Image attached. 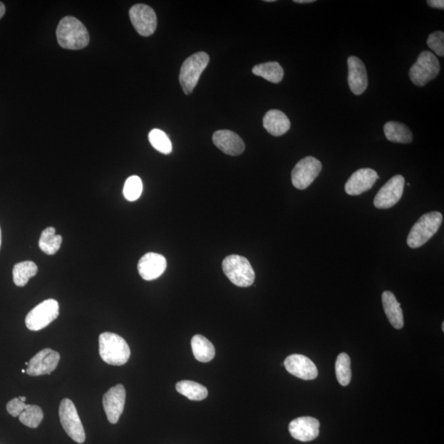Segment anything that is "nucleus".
<instances>
[{
    "instance_id": "obj_23",
    "label": "nucleus",
    "mask_w": 444,
    "mask_h": 444,
    "mask_svg": "<svg viewBox=\"0 0 444 444\" xmlns=\"http://www.w3.org/2000/svg\"><path fill=\"white\" fill-rule=\"evenodd\" d=\"M192 353L197 361L207 363L215 356L216 351L210 340L202 335H195L191 341Z\"/></svg>"
},
{
    "instance_id": "obj_15",
    "label": "nucleus",
    "mask_w": 444,
    "mask_h": 444,
    "mask_svg": "<svg viewBox=\"0 0 444 444\" xmlns=\"http://www.w3.org/2000/svg\"><path fill=\"white\" fill-rule=\"evenodd\" d=\"M286 371L303 381H313L318 377V368L307 356L294 354L288 356L284 362Z\"/></svg>"
},
{
    "instance_id": "obj_22",
    "label": "nucleus",
    "mask_w": 444,
    "mask_h": 444,
    "mask_svg": "<svg viewBox=\"0 0 444 444\" xmlns=\"http://www.w3.org/2000/svg\"><path fill=\"white\" fill-rule=\"evenodd\" d=\"M385 137L388 141L396 143H410L413 135L408 127L399 122L389 121L383 128Z\"/></svg>"
},
{
    "instance_id": "obj_11",
    "label": "nucleus",
    "mask_w": 444,
    "mask_h": 444,
    "mask_svg": "<svg viewBox=\"0 0 444 444\" xmlns=\"http://www.w3.org/2000/svg\"><path fill=\"white\" fill-rule=\"evenodd\" d=\"M130 18L133 28L139 35L152 36L158 26V18L155 11L148 5L138 4L130 10Z\"/></svg>"
},
{
    "instance_id": "obj_41",
    "label": "nucleus",
    "mask_w": 444,
    "mask_h": 444,
    "mask_svg": "<svg viewBox=\"0 0 444 444\" xmlns=\"http://www.w3.org/2000/svg\"><path fill=\"white\" fill-rule=\"evenodd\" d=\"M25 365H26V366H29V362H26V363H25Z\"/></svg>"
},
{
    "instance_id": "obj_31",
    "label": "nucleus",
    "mask_w": 444,
    "mask_h": 444,
    "mask_svg": "<svg viewBox=\"0 0 444 444\" xmlns=\"http://www.w3.org/2000/svg\"><path fill=\"white\" fill-rule=\"evenodd\" d=\"M143 189L142 180L137 175H133L126 180L123 192L128 201L133 202L140 197Z\"/></svg>"
},
{
    "instance_id": "obj_13",
    "label": "nucleus",
    "mask_w": 444,
    "mask_h": 444,
    "mask_svg": "<svg viewBox=\"0 0 444 444\" xmlns=\"http://www.w3.org/2000/svg\"><path fill=\"white\" fill-rule=\"evenodd\" d=\"M126 391L122 384L111 388L104 395L103 403L105 413L110 423L117 424L124 411Z\"/></svg>"
},
{
    "instance_id": "obj_42",
    "label": "nucleus",
    "mask_w": 444,
    "mask_h": 444,
    "mask_svg": "<svg viewBox=\"0 0 444 444\" xmlns=\"http://www.w3.org/2000/svg\"><path fill=\"white\" fill-rule=\"evenodd\" d=\"M21 373H26L25 370H21Z\"/></svg>"
},
{
    "instance_id": "obj_10",
    "label": "nucleus",
    "mask_w": 444,
    "mask_h": 444,
    "mask_svg": "<svg viewBox=\"0 0 444 444\" xmlns=\"http://www.w3.org/2000/svg\"><path fill=\"white\" fill-rule=\"evenodd\" d=\"M405 179L398 175L390 179L374 197L373 205L378 210H388L397 205L402 199L404 190Z\"/></svg>"
},
{
    "instance_id": "obj_17",
    "label": "nucleus",
    "mask_w": 444,
    "mask_h": 444,
    "mask_svg": "<svg viewBox=\"0 0 444 444\" xmlns=\"http://www.w3.org/2000/svg\"><path fill=\"white\" fill-rule=\"evenodd\" d=\"M167 266V259L163 255L148 253L139 260L138 270L143 279L153 281L164 274Z\"/></svg>"
},
{
    "instance_id": "obj_7",
    "label": "nucleus",
    "mask_w": 444,
    "mask_h": 444,
    "mask_svg": "<svg viewBox=\"0 0 444 444\" xmlns=\"http://www.w3.org/2000/svg\"><path fill=\"white\" fill-rule=\"evenodd\" d=\"M58 415L61 425L66 434L78 443H83L86 440L84 428L78 414L76 406L71 400L63 399Z\"/></svg>"
},
{
    "instance_id": "obj_24",
    "label": "nucleus",
    "mask_w": 444,
    "mask_h": 444,
    "mask_svg": "<svg viewBox=\"0 0 444 444\" xmlns=\"http://www.w3.org/2000/svg\"><path fill=\"white\" fill-rule=\"evenodd\" d=\"M252 72L256 76L264 78L272 83H281L284 77V71L277 62L258 64L253 68Z\"/></svg>"
},
{
    "instance_id": "obj_12",
    "label": "nucleus",
    "mask_w": 444,
    "mask_h": 444,
    "mask_svg": "<svg viewBox=\"0 0 444 444\" xmlns=\"http://www.w3.org/2000/svg\"><path fill=\"white\" fill-rule=\"evenodd\" d=\"M60 360L61 355L57 351L46 349L31 358L26 373L34 377L51 374L57 368Z\"/></svg>"
},
{
    "instance_id": "obj_34",
    "label": "nucleus",
    "mask_w": 444,
    "mask_h": 444,
    "mask_svg": "<svg viewBox=\"0 0 444 444\" xmlns=\"http://www.w3.org/2000/svg\"><path fill=\"white\" fill-rule=\"evenodd\" d=\"M428 5L432 8L435 9H444V1L443 0H429L427 1Z\"/></svg>"
},
{
    "instance_id": "obj_16",
    "label": "nucleus",
    "mask_w": 444,
    "mask_h": 444,
    "mask_svg": "<svg viewBox=\"0 0 444 444\" xmlns=\"http://www.w3.org/2000/svg\"><path fill=\"white\" fill-rule=\"evenodd\" d=\"M319 426V421L313 417H299L289 425V431L295 440L301 442H310L318 438Z\"/></svg>"
},
{
    "instance_id": "obj_39",
    "label": "nucleus",
    "mask_w": 444,
    "mask_h": 444,
    "mask_svg": "<svg viewBox=\"0 0 444 444\" xmlns=\"http://www.w3.org/2000/svg\"><path fill=\"white\" fill-rule=\"evenodd\" d=\"M265 2H269V3L275 2V0H266Z\"/></svg>"
},
{
    "instance_id": "obj_4",
    "label": "nucleus",
    "mask_w": 444,
    "mask_h": 444,
    "mask_svg": "<svg viewBox=\"0 0 444 444\" xmlns=\"http://www.w3.org/2000/svg\"><path fill=\"white\" fill-rule=\"evenodd\" d=\"M224 274L234 285L249 287L254 284L255 272L249 260L244 257L233 254L223 260Z\"/></svg>"
},
{
    "instance_id": "obj_32",
    "label": "nucleus",
    "mask_w": 444,
    "mask_h": 444,
    "mask_svg": "<svg viewBox=\"0 0 444 444\" xmlns=\"http://www.w3.org/2000/svg\"><path fill=\"white\" fill-rule=\"evenodd\" d=\"M427 45L438 56H444V33L438 31L433 32L427 40Z\"/></svg>"
},
{
    "instance_id": "obj_27",
    "label": "nucleus",
    "mask_w": 444,
    "mask_h": 444,
    "mask_svg": "<svg viewBox=\"0 0 444 444\" xmlns=\"http://www.w3.org/2000/svg\"><path fill=\"white\" fill-rule=\"evenodd\" d=\"M176 390L191 401H202L208 395L207 389L205 386L190 381H182L176 383Z\"/></svg>"
},
{
    "instance_id": "obj_36",
    "label": "nucleus",
    "mask_w": 444,
    "mask_h": 444,
    "mask_svg": "<svg viewBox=\"0 0 444 444\" xmlns=\"http://www.w3.org/2000/svg\"><path fill=\"white\" fill-rule=\"evenodd\" d=\"M296 4H311L315 2L314 0H294Z\"/></svg>"
},
{
    "instance_id": "obj_5",
    "label": "nucleus",
    "mask_w": 444,
    "mask_h": 444,
    "mask_svg": "<svg viewBox=\"0 0 444 444\" xmlns=\"http://www.w3.org/2000/svg\"><path fill=\"white\" fill-rule=\"evenodd\" d=\"M210 61V58L207 53L199 52L190 56L182 64L180 83L185 94L190 95L192 93Z\"/></svg>"
},
{
    "instance_id": "obj_8",
    "label": "nucleus",
    "mask_w": 444,
    "mask_h": 444,
    "mask_svg": "<svg viewBox=\"0 0 444 444\" xmlns=\"http://www.w3.org/2000/svg\"><path fill=\"white\" fill-rule=\"evenodd\" d=\"M60 314V306L56 299H49L31 310L25 319L26 328L40 331L50 325Z\"/></svg>"
},
{
    "instance_id": "obj_9",
    "label": "nucleus",
    "mask_w": 444,
    "mask_h": 444,
    "mask_svg": "<svg viewBox=\"0 0 444 444\" xmlns=\"http://www.w3.org/2000/svg\"><path fill=\"white\" fill-rule=\"evenodd\" d=\"M322 168V163L313 157H307L299 160L291 172L294 187L301 190L307 189L316 180Z\"/></svg>"
},
{
    "instance_id": "obj_2",
    "label": "nucleus",
    "mask_w": 444,
    "mask_h": 444,
    "mask_svg": "<svg viewBox=\"0 0 444 444\" xmlns=\"http://www.w3.org/2000/svg\"><path fill=\"white\" fill-rule=\"evenodd\" d=\"M99 352L103 361L115 366L125 365L131 354L126 341L122 336L112 333L100 335Z\"/></svg>"
},
{
    "instance_id": "obj_33",
    "label": "nucleus",
    "mask_w": 444,
    "mask_h": 444,
    "mask_svg": "<svg viewBox=\"0 0 444 444\" xmlns=\"http://www.w3.org/2000/svg\"><path fill=\"white\" fill-rule=\"evenodd\" d=\"M26 406V403L24 402H21V401L19 398H14L9 401V402L7 404L6 408H7L8 413L14 417H18L25 410Z\"/></svg>"
},
{
    "instance_id": "obj_6",
    "label": "nucleus",
    "mask_w": 444,
    "mask_h": 444,
    "mask_svg": "<svg viewBox=\"0 0 444 444\" xmlns=\"http://www.w3.org/2000/svg\"><path fill=\"white\" fill-rule=\"evenodd\" d=\"M440 72V64L434 53L423 51L411 68L409 77L411 81L418 87H424L428 83L436 78Z\"/></svg>"
},
{
    "instance_id": "obj_21",
    "label": "nucleus",
    "mask_w": 444,
    "mask_h": 444,
    "mask_svg": "<svg viewBox=\"0 0 444 444\" xmlns=\"http://www.w3.org/2000/svg\"><path fill=\"white\" fill-rule=\"evenodd\" d=\"M382 301L385 314L390 324L396 329H402L404 326L403 309L394 294L391 291H384Z\"/></svg>"
},
{
    "instance_id": "obj_18",
    "label": "nucleus",
    "mask_w": 444,
    "mask_h": 444,
    "mask_svg": "<svg viewBox=\"0 0 444 444\" xmlns=\"http://www.w3.org/2000/svg\"><path fill=\"white\" fill-rule=\"evenodd\" d=\"M349 63V84L352 93L356 95L366 92L368 87V75L365 64L356 56L347 60Z\"/></svg>"
},
{
    "instance_id": "obj_14",
    "label": "nucleus",
    "mask_w": 444,
    "mask_h": 444,
    "mask_svg": "<svg viewBox=\"0 0 444 444\" xmlns=\"http://www.w3.org/2000/svg\"><path fill=\"white\" fill-rule=\"evenodd\" d=\"M378 179L379 176L376 170L370 168L358 170L347 180L345 185L346 192L351 196L361 195L370 190Z\"/></svg>"
},
{
    "instance_id": "obj_19",
    "label": "nucleus",
    "mask_w": 444,
    "mask_h": 444,
    "mask_svg": "<svg viewBox=\"0 0 444 444\" xmlns=\"http://www.w3.org/2000/svg\"><path fill=\"white\" fill-rule=\"evenodd\" d=\"M212 142L229 156H239L244 152L245 145L242 138L232 131L218 130L214 133Z\"/></svg>"
},
{
    "instance_id": "obj_35",
    "label": "nucleus",
    "mask_w": 444,
    "mask_h": 444,
    "mask_svg": "<svg viewBox=\"0 0 444 444\" xmlns=\"http://www.w3.org/2000/svg\"><path fill=\"white\" fill-rule=\"evenodd\" d=\"M5 11H6L5 5L2 2H0V19L4 17V15L5 14Z\"/></svg>"
},
{
    "instance_id": "obj_37",
    "label": "nucleus",
    "mask_w": 444,
    "mask_h": 444,
    "mask_svg": "<svg viewBox=\"0 0 444 444\" xmlns=\"http://www.w3.org/2000/svg\"><path fill=\"white\" fill-rule=\"evenodd\" d=\"M1 244H2V233H1V228H0V248H1Z\"/></svg>"
},
{
    "instance_id": "obj_25",
    "label": "nucleus",
    "mask_w": 444,
    "mask_h": 444,
    "mask_svg": "<svg viewBox=\"0 0 444 444\" xmlns=\"http://www.w3.org/2000/svg\"><path fill=\"white\" fill-rule=\"evenodd\" d=\"M38 272V267L34 262L25 261L14 266L13 270V277L14 284L19 287H24L30 279L35 277Z\"/></svg>"
},
{
    "instance_id": "obj_26",
    "label": "nucleus",
    "mask_w": 444,
    "mask_h": 444,
    "mask_svg": "<svg viewBox=\"0 0 444 444\" xmlns=\"http://www.w3.org/2000/svg\"><path fill=\"white\" fill-rule=\"evenodd\" d=\"M63 242L61 235L56 234V229L48 227L43 231L39 240V247L47 255L56 254Z\"/></svg>"
},
{
    "instance_id": "obj_30",
    "label": "nucleus",
    "mask_w": 444,
    "mask_h": 444,
    "mask_svg": "<svg viewBox=\"0 0 444 444\" xmlns=\"http://www.w3.org/2000/svg\"><path fill=\"white\" fill-rule=\"evenodd\" d=\"M148 138L150 143L159 153L168 155L172 152V144L167 133L162 130L154 128L149 133Z\"/></svg>"
},
{
    "instance_id": "obj_38",
    "label": "nucleus",
    "mask_w": 444,
    "mask_h": 444,
    "mask_svg": "<svg viewBox=\"0 0 444 444\" xmlns=\"http://www.w3.org/2000/svg\"><path fill=\"white\" fill-rule=\"evenodd\" d=\"M19 398L21 401V402H24V403H25L26 401V398L25 397H21V396H20Z\"/></svg>"
},
{
    "instance_id": "obj_28",
    "label": "nucleus",
    "mask_w": 444,
    "mask_h": 444,
    "mask_svg": "<svg viewBox=\"0 0 444 444\" xmlns=\"http://www.w3.org/2000/svg\"><path fill=\"white\" fill-rule=\"evenodd\" d=\"M336 378L341 386H347L351 381V359L346 353H341L335 365Z\"/></svg>"
},
{
    "instance_id": "obj_20",
    "label": "nucleus",
    "mask_w": 444,
    "mask_h": 444,
    "mask_svg": "<svg viewBox=\"0 0 444 444\" xmlns=\"http://www.w3.org/2000/svg\"><path fill=\"white\" fill-rule=\"evenodd\" d=\"M263 124L265 130L271 135L279 137L290 130L291 122L282 111L271 110L264 117Z\"/></svg>"
},
{
    "instance_id": "obj_3",
    "label": "nucleus",
    "mask_w": 444,
    "mask_h": 444,
    "mask_svg": "<svg viewBox=\"0 0 444 444\" xmlns=\"http://www.w3.org/2000/svg\"><path fill=\"white\" fill-rule=\"evenodd\" d=\"M443 215L438 212L425 214L411 228L408 244L411 249H418L434 237L441 227Z\"/></svg>"
},
{
    "instance_id": "obj_40",
    "label": "nucleus",
    "mask_w": 444,
    "mask_h": 444,
    "mask_svg": "<svg viewBox=\"0 0 444 444\" xmlns=\"http://www.w3.org/2000/svg\"><path fill=\"white\" fill-rule=\"evenodd\" d=\"M442 330H443V331H444V323H443V324H442Z\"/></svg>"
},
{
    "instance_id": "obj_29",
    "label": "nucleus",
    "mask_w": 444,
    "mask_h": 444,
    "mask_svg": "<svg viewBox=\"0 0 444 444\" xmlns=\"http://www.w3.org/2000/svg\"><path fill=\"white\" fill-rule=\"evenodd\" d=\"M21 424L36 429L41 423L44 414L40 406L35 405H26L25 410L19 416Z\"/></svg>"
},
{
    "instance_id": "obj_1",
    "label": "nucleus",
    "mask_w": 444,
    "mask_h": 444,
    "mask_svg": "<svg viewBox=\"0 0 444 444\" xmlns=\"http://www.w3.org/2000/svg\"><path fill=\"white\" fill-rule=\"evenodd\" d=\"M56 36L63 49L82 50L89 44L88 29L81 21L71 16L63 18L58 25Z\"/></svg>"
}]
</instances>
